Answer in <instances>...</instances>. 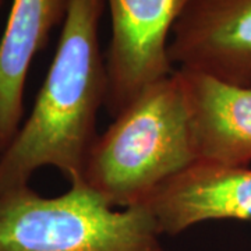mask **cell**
Segmentation results:
<instances>
[{
    "label": "cell",
    "instance_id": "obj_1",
    "mask_svg": "<svg viewBox=\"0 0 251 251\" xmlns=\"http://www.w3.org/2000/svg\"><path fill=\"white\" fill-rule=\"evenodd\" d=\"M105 0H70L60 39L31 115L0 153V197L25 187L44 166L70 183L82 181L98 138L97 116L108 92L106 62L99 46Z\"/></svg>",
    "mask_w": 251,
    "mask_h": 251
},
{
    "label": "cell",
    "instance_id": "obj_2",
    "mask_svg": "<svg viewBox=\"0 0 251 251\" xmlns=\"http://www.w3.org/2000/svg\"><path fill=\"white\" fill-rule=\"evenodd\" d=\"M197 162L179 74L151 84L91 148L82 181L113 208L143 206Z\"/></svg>",
    "mask_w": 251,
    "mask_h": 251
},
{
    "label": "cell",
    "instance_id": "obj_3",
    "mask_svg": "<svg viewBox=\"0 0 251 251\" xmlns=\"http://www.w3.org/2000/svg\"><path fill=\"white\" fill-rule=\"evenodd\" d=\"M0 251H163L144 206L113 208L84 181L59 197L29 186L0 197Z\"/></svg>",
    "mask_w": 251,
    "mask_h": 251
},
{
    "label": "cell",
    "instance_id": "obj_4",
    "mask_svg": "<svg viewBox=\"0 0 251 251\" xmlns=\"http://www.w3.org/2000/svg\"><path fill=\"white\" fill-rule=\"evenodd\" d=\"M105 1L110 16L105 106L115 117L145 88L176 70L169 59L172 29L193 0Z\"/></svg>",
    "mask_w": 251,
    "mask_h": 251
},
{
    "label": "cell",
    "instance_id": "obj_5",
    "mask_svg": "<svg viewBox=\"0 0 251 251\" xmlns=\"http://www.w3.org/2000/svg\"><path fill=\"white\" fill-rule=\"evenodd\" d=\"M173 67L251 87V0H193L172 29Z\"/></svg>",
    "mask_w": 251,
    "mask_h": 251
},
{
    "label": "cell",
    "instance_id": "obj_6",
    "mask_svg": "<svg viewBox=\"0 0 251 251\" xmlns=\"http://www.w3.org/2000/svg\"><path fill=\"white\" fill-rule=\"evenodd\" d=\"M143 206L162 236H176L208 221L251 224V169L196 162L162 184Z\"/></svg>",
    "mask_w": 251,
    "mask_h": 251
},
{
    "label": "cell",
    "instance_id": "obj_7",
    "mask_svg": "<svg viewBox=\"0 0 251 251\" xmlns=\"http://www.w3.org/2000/svg\"><path fill=\"white\" fill-rule=\"evenodd\" d=\"M187 105L197 162L247 168L251 163V87L176 69Z\"/></svg>",
    "mask_w": 251,
    "mask_h": 251
},
{
    "label": "cell",
    "instance_id": "obj_8",
    "mask_svg": "<svg viewBox=\"0 0 251 251\" xmlns=\"http://www.w3.org/2000/svg\"><path fill=\"white\" fill-rule=\"evenodd\" d=\"M70 0H13L0 39V153L21 127L29 66L64 21Z\"/></svg>",
    "mask_w": 251,
    "mask_h": 251
},
{
    "label": "cell",
    "instance_id": "obj_9",
    "mask_svg": "<svg viewBox=\"0 0 251 251\" xmlns=\"http://www.w3.org/2000/svg\"><path fill=\"white\" fill-rule=\"evenodd\" d=\"M1 1H3V0H0V4H1Z\"/></svg>",
    "mask_w": 251,
    "mask_h": 251
}]
</instances>
